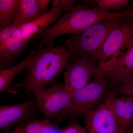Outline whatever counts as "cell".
I'll list each match as a JSON object with an SVG mask.
<instances>
[{
  "mask_svg": "<svg viewBox=\"0 0 133 133\" xmlns=\"http://www.w3.org/2000/svg\"><path fill=\"white\" fill-rule=\"evenodd\" d=\"M40 43L26 66L27 72L15 84L21 97L44 89L55 82L70 64V55L64 45L46 47Z\"/></svg>",
  "mask_w": 133,
  "mask_h": 133,
  "instance_id": "cell-1",
  "label": "cell"
},
{
  "mask_svg": "<svg viewBox=\"0 0 133 133\" xmlns=\"http://www.w3.org/2000/svg\"><path fill=\"white\" fill-rule=\"evenodd\" d=\"M119 17H133V13H112L98 7L89 9L76 5L74 9L63 14L53 25L36 35V40L46 47H53L55 39L59 36L79 34L101 21Z\"/></svg>",
  "mask_w": 133,
  "mask_h": 133,
  "instance_id": "cell-2",
  "label": "cell"
},
{
  "mask_svg": "<svg viewBox=\"0 0 133 133\" xmlns=\"http://www.w3.org/2000/svg\"><path fill=\"white\" fill-rule=\"evenodd\" d=\"M126 17L101 21L84 31L66 39L65 45L71 58L98 59L99 53L109 33Z\"/></svg>",
  "mask_w": 133,
  "mask_h": 133,
  "instance_id": "cell-3",
  "label": "cell"
},
{
  "mask_svg": "<svg viewBox=\"0 0 133 133\" xmlns=\"http://www.w3.org/2000/svg\"><path fill=\"white\" fill-rule=\"evenodd\" d=\"M133 17H126L109 33L98 56L100 72L111 69L125 52L133 39Z\"/></svg>",
  "mask_w": 133,
  "mask_h": 133,
  "instance_id": "cell-4",
  "label": "cell"
},
{
  "mask_svg": "<svg viewBox=\"0 0 133 133\" xmlns=\"http://www.w3.org/2000/svg\"><path fill=\"white\" fill-rule=\"evenodd\" d=\"M108 81L103 73L85 86L77 90L71 96V104L68 111L70 118L74 121L88 112L95 110L107 97Z\"/></svg>",
  "mask_w": 133,
  "mask_h": 133,
  "instance_id": "cell-5",
  "label": "cell"
},
{
  "mask_svg": "<svg viewBox=\"0 0 133 133\" xmlns=\"http://www.w3.org/2000/svg\"><path fill=\"white\" fill-rule=\"evenodd\" d=\"M38 109L46 119L57 125L68 114L71 101L64 85L53 82L50 87L33 91Z\"/></svg>",
  "mask_w": 133,
  "mask_h": 133,
  "instance_id": "cell-6",
  "label": "cell"
},
{
  "mask_svg": "<svg viewBox=\"0 0 133 133\" xmlns=\"http://www.w3.org/2000/svg\"><path fill=\"white\" fill-rule=\"evenodd\" d=\"M116 98V91L113 89L108 93L106 99L101 105L85 115L88 133H121L112 110V104Z\"/></svg>",
  "mask_w": 133,
  "mask_h": 133,
  "instance_id": "cell-7",
  "label": "cell"
},
{
  "mask_svg": "<svg viewBox=\"0 0 133 133\" xmlns=\"http://www.w3.org/2000/svg\"><path fill=\"white\" fill-rule=\"evenodd\" d=\"M99 73L97 59L77 58L64 72V87L69 97L77 90L90 83Z\"/></svg>",
  "mask_w": 133,
  "mask_h": 133,
  "instance_id": "cell-8",
  "label": "cell"
},
{
  "mask_svg": "<svg viewBox=\"0 0 133 133\" xmlns=\"http://www.w3.org/2000/svg\"><path fill=\"white\" fill-rule=\"evenodd\" d=\"M40 113L35 96L30 97L23 103L2 105L0 107V129L4 133H10L16 125L38 119Z\"/></svg>",
  "mask_w": 133,
  "mask_h": 133,
  "instance_id": "cell-9",
  "label": "cell"
},
{
  "mask_svg": "<svg viewBox=\"0 0 133 133\" xmlns=\"http://www.w3.org/2000/svg\"><path fill=\"white\" fill-rule=\"evenodd\" d=\"M17 30L10 27L0 31V71L12 67L17 58L36 40L35 36L28 40L19 37Z\"/></svg>",
  "mask_w": 133,
  "mask_h": 133,
  "instance_id": "cell-10",
  "label": "cell"
},
{
  "mask_svg": "<svg viewBox=\"0 0 133 133\" xmlns=\"http://www.w3.org/2000/svg\"><path fill=\"white\" fill-rule=\"evenodd\" d=\"M63 12L65 11L62 0H54L52 7L49 12L17 29V35L26 40L30 39L42 33L50 25L55 23Z\"/></svg>",
  "mask_w": 133,
  "mask_h": 133,
  "instance_id": "cell-11",
  "label": "cell"
},
{
  "mask_svg": "<svg viewBox=\"0 0 133 133\" xmlns=\"http://www.w3.org/2000/svg\"><path fill=\"white\" fill-rule=\"evenodd\" d=\"M103 75L107 81L118 86L133 78V39L124 55Z\"/></svg>",
  "mask_w": 133,
  "mask_h": 133,
  "instance_id": "cell-12",
  "label": "cell"
},
{
  "mask_svg": "<svg viewBox=\"0 0 133 133\" xmlns=\"http://www.w3.org/2000/svg\"><path fill=\"white\" fill-rule=\"evenodd\" d=\"M50 0H19L15 19L10 27L19 28L48 12Z\"/></svg>",
  "mask_w": 133,
  "mask_h": 133,
  "instance_id": "cell-13",
  "label": "cell"
},
{
  "mask_svg": "<svg viewBox=\"0 0 133 133\" xmlns=\"http://www.w3.org/2000/svg\"><path fill=\"white\" fill-rule=\"evenodd\" d=\"M36 51L32 50L30 55L24 60L13 67L0 71V92H6L13 95H18L15 84L12 83L15 77L20 72L26 69L28 62Z\"/></svg>",
  "mask_w": 133,
  "mask_h": 133,
  "instance_id": "cell-14",
  "label": "cell"
},
{
  "mask_svg": "<svg viewBox=\"0 0 133 133\" xmlns=\"http://www.w3.org/2000/svg\"><path fill=\"white\" fill-rule=\"evenodd\" d=\"M60 129L48 119H36L17 125L10 133H58Z\"/></svg>",
  "mask_w": 133,
  "mask_h": 133,
  "instance_id": "cell-15",
  "label": "cell"
},
{
  "mask_svg": "<svg viewBox=\"0 0 133 133\" xmlns=\"http://www.w3.org/2000/svg\"><path fill=\"white\" fill-rule=\"evenodd\" d=\"M19 0L0 1V31L10 27L15 19Z\"/></svg>",
  "mask_w": 133,
  "mask_h": 133,
  "instance_id": "cell-16",
  "label": "cell"
},
{
  "mask_svg": "<svg viewBox=\"0 0 133 133\" xmlns=\"http://www.w3.org/2000/svg\"><path fill=\"white\" fill-rule=\"evenodd\" d=\"M126 97L125 111L120 124L121 133H127L133 124V99Z\"/></svg>",
  "mask_w": 133,
  "mask_h": 133,
  "instance_id": "cell-17",
  "label": "cell"
},
{
  "mask_svg": "<svg viewBox=\"0 0 133 133\" xmlns=\"http://www.w3.org/2000/svg\"><path fill=\"white\" fill-rule=\"evenodd\" d=\"M97 3L98 8L100 9L106 10L107 9H119L126 6L129 1V0H96L93 1Z\"/></svg>",
  "mask_w": 133,
  "mask_h": 133,
  "instance_id": "cell-18",
  "label": "cell"
},
{
  "mask_svg": "<svg viewBox=\"0 0 133 133\" xmlns=\"http://www.w3.org/2000/svg\"><path fill=\"white\" fill-rule=\"evenodd\" d=\"M126 101L127 97L122 96L121 97L116 98L115 99L112 104V110L119 126L122 119L125 111Z\"/></svg>",
  "mask_w": 133,
  "mask_h": 133,
  "instance_id": "cell-19",
  "label": "cell"
},
{
  "mask_svg": "<svg viewBox=\"0 0 133 133\" xmlns=\"http://www.w3.org/2000/svg\"><path fill=\"white\" fill-rule=\"evenodd\" d=\"M59 133H88L86 127L74 121L64 128L60 129Z\"/></svg>",
  "mask_w": 133,
  "mask_h": 133,
  "instance_id": "cell-20",
  "label": "cell"
},
{
  "mask_svg": "<svg viewBox=\"0 0 133 133\" xmlns=\"http://www.w3.org/2000/svg\"><path fill=\"white\" fill-rule=\"evenodd\" d=\"M118 90L122 96L133 97V78L128 82L119 86Z\"/></svg>",
  "mask_w": 133,
  "mask_h": 133,
  "instance_id": "cell-21",
  "label": "cell"
},
{
  "mask_svg": "<svg viewBox=\"0 0 133 133\" xmlns=\"http://www.w3.org/2000/svg\"><path fill=\"white\" fill-rule=\"evenodd\" d=\"M127 133H133V124Z\"/></svg>",
  "mask_w": 133,
  "mask_h": 133,
  "instance_id": "cell-22",
  "label": "cell"
},
{
  "mask_svg": "<svg viewBox=\"0 0 133 133\" xmlns=\"http://www.w3.org/2000/svg\"><path fill=\"white\" fill-rule=\"evenodd\" d=\"M132 8H133V2H132Z\"/></svg>",
  "mask_w": 133,
  "mask_h": 133,
  "instance_id": "cell-23",
  "label": "cell"
},
{
  "mask_svg": "<svg viewBox=\"0 0 133 133\" xmlns=\"http://www.w3.org/2000/svg\"><path fill=\"white\" fill-rule=\"evenodd\" d=\"M132 97V99H133V97Z\"/></svg>",
  "mask_w": 133,
  "mask_h": 133,
  "instance_id": "cell-24",
  "label": "cell"
},
{
  "mask_svg": "<svg viewBox=\"0 0 133 133\" xmlns=\"http://www.w3.org/2000/svg\"><path fill=\"white\" fill-rule=\"evenodd\" d=\"M58 133H59V132H58Z\"/></svg>",
  "mask_w": 133,
  "mask_h": 133,
  "instance_id": "cell-25",
  "label": "cell"
}]
</instances>
